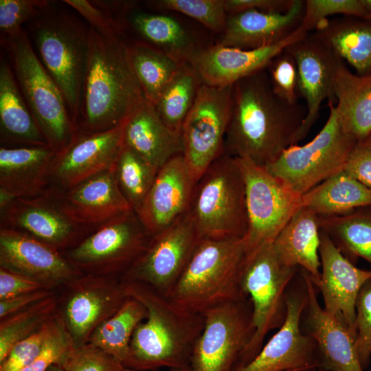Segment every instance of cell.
Returning a JSON list of instances; mask_svg holds the SVG:
<instances>
[{"label": "cell", "instance_id": "6da1fadb", "mask_svg": "<svg viewBox=\"0 0 371 371\" xmlns=\"http://www.w3.org/2000/svg\"><path fill=\"white\" fill-rule=\"evenodd\" d=\"M306 106L277 96L266 68L233 85V103L224 153L266 166L294 145Z\"/></svg>", "mask_w": 371, "mask_h": 371}, {"label": "cell", "instance_id": "7a4b0ae2", "mask_svg": "<svg viewBox=\"0 0 371 371\" xmlns=\"http://www.w3.org/2000/svg\"><path fill=\"white\" fill-rule=\"evenodd\" d=\"M89 28L80 130L95 133L123 124L146 99L122 33L102 34Z\"/></svg>", "mask_w": 371, "mask_h": 371}, {"label": "cell", "instance_id": "3957f363", "mask_svg": "<svg viewBox=\"0 0 371 371\" xmlns=\"http://www.w3.org/2000/svg\"><path fill=\"white\" fill-rule=\"evenodd\" d=\"M122 282L128 296L148 313L134 330L124 367L138 371L190 368L192 349L204 326L203 315L184 310L146 284Z\"/></svg>", "mask_w": 371, "mask_h": 371}, {"label": "cell", "instance_id": "277c9868", "mask_svg": "<svg viewBox=\"0 0 371 371\" xmlns=\"http://www.w3.org/2000/svg\"><path fill=\"white\" fill-rule=\"evenodd\" d=\"M246 255L245 237L200 239L168 297L201 315L216 305L247 297L241 287Z\"/></svg>", "mask_w": 371, "mask_h": 371}, {"label": "cell", "instance_id": "5b68a950", "mask_svg": "<svg viewBox=\"0 0 371 371\" xmlns=\"http://www.w3.org/2000/svg\"><path fill=\"white\" fill-rule=\"evenodd\" d=\"M38 58L60 90L74 122L80 116L89 28L49 5L32 19Z\"/></svg>", "mask_w": 371, "mask_h": 371}, {"label": "cell", "instance_id": "8992f818", "mask_svg": "<svg viewBox=\"0 0 371 371\" xmlns=\"http://www.w3.org/2000/svg\"><path fill=\"white\" fill-rule=\"evenodd\" d=\"M200 239L244 238L245 185L236 157L223 154L196 182L188 212Z\"/></svg>", "mask_w": 371, "mask_h": 371}, {"label": "cell", "instance_id": "52a82bcc", "mask_svg": "<svg viewBox=\"0 0 371 371\" xmlns=\"http://www.w3.org/2000/svg\"><path fill=\"white\" fill-rule=\"evenodd\" d=\"M297 269L281 260L273 243L247 254L241 287L251 303L254 334L235 368L251 361L263 346L267 335L284 323L287 293Z\"/></svg>", "mask_w": 371, "mask_h": 371}, {"label": "cell", "instance_id": "ba28073f", "mask_svg": "<svg viewBox=\"0 0 371 371\" xmlns=\"http://www.w3.org/2000/svg\"><path fill=\"white\" fill-rule=\"evenodd\" d=\"M3 43L10 54L21 93L47 145L57 153L71 142L79 130L64 97L25 30Z\"/></svg>", "mask_w": 371, "mask_h": 371}, {"label": "cell", "instance_id": "9c48e42d", "mask_svg": "<svg viewBox=\"0 0 371 371\" xmlns=\"http://www.w3.org/2000/svg\"><path fill=\"white\" fill-rule=\"evenodd\" d=\"M328 106V119L312 140L302 146L291 145L265 166L300 195L343 171L358 143L344 131L333 100H329Z\"/></svg>", "mask_w": 371, "mask_h": 371}, {"label": "cell", "instance_id": "30bf717a", "mask_svg": "<svg viewBox=\"0 0 371 371\" xmlns=\"http://www.w3.org/2000/svg\"><path fill=\"white\" fill-rule=\"evenodd\" d=\"M151 237L132 210L102 224L63 254L83 274L115 276L131 267Z\"/></svg>", "mask_w": 371, "mask_h": 371}, {"label": "cell", "instance_id": "8fae6325", "mask_svg": "<svg viewBox=\"0 0 371 371\" xmlns=\"http://www.w3.org/2000/svg\"><path fill=\"white\" fill-rule=\"evenodd\" d=\"M204 326L190 355L192 371H233L254 334L248 297L213 306L203 314Z\"/></svg>", "mask_w": 371, "mask_h": 371}, {"label": "cell", "instance_id": "7c38bea8", "mask_svg": "<svg viewBox=\"0 0 371 371\" xmlns=\"http://www.w3.org/2000/svg\"><path fill=\"white\" fill-rule=\"evenodd\" d=\"M233 85L216 87L201 83L183 123L182 154L196 181L224 154L232 109Z\"/></svg>", "mask_w": 371, "mask_h": 371}, {"label": "cell", "instance_id": "4fadbf2b", "mask_svg": "<svg viewBox=\"0 0 371 371\" xmlns=\"http://www.w3.org/2000/svg\"><path fill=\"white\" fill-rule=\"evenodd\" d=\"M245 185L248 229L247 254L273 243L282 229L302 207V195L270 173L265 166L238 159Z\"/></svg>", "mask_w": 371, "mask_h": 371}, {"label": "cell", "instance_id": "5bb4252c", "mask_svg": "<svg viewBox=\"0 0 371 371\" xmlns=\"http://www.w3.org/2000/svg\"><path fill=\"white\" fill-rule=\"evenodd\" d=\"M200 238L188 214L153 236L147 247L121 277L146 284L168 297Z\"/></svg>", "mask_w": 371, "mask_h": 371}, {"label": "cell", "instance_id": "9a60e30c", "mask_svg": "<svg viewBox=\"0 0 371 371\" xmlns=\"http://www.w3.org/2000/svg\"><path fill=\"white\" fill-rule=\"evenodd\" d=\"M65 286L58 311L74 346L88 343L94 330L128 298L115 276L83 274Z\"/></svg>", "mask_w": 371, "mask_h": 371}, {"label": "cell", "instance_id": "2e32d148", "mask_svg": "<svg viewBox=\"0 0 371 371\" xmlns=\"http://www.w3.org/2000/svg\"><path fill=\"white\" fill-rule=\"evenodd\" d=\"M302 280L301 289H289L282 325L251 361L233 371H316L321 368L316 343L302 328L307 302Z\"/></svg>", "mask_w": 371, "mask_h": 371}, {"label": "cell", "instance_id": "e0dca14e", "mask_svg": "<svg viewBox=\"0 0 371 371\" xmlns=\"http://www.w3.org/2000/svg\"><path fill=\"white\" fill-rule=\"evenodd\" d=\"M286 49L297 67V91L306 102V114L295 135L294 144L302 140L319 117L322 102L333 100L339 68L344 61L313 32L289 45Z\"/></svg>", "mask_w": 371, "mask_h": 371}, {"label": "cell", "instance_id": "ac0fdd59", "mask_svg": "<svg viewBox=\"0 0 371 371\" xmlns=\"http://www.w3.org/2000/svg\"><path fill=\"white\" fill-rule=\"evenodd\" d=\"M0 267L52 290L83 275L56 248L25 232L0 227Z\"/></svg>", "mask_w": 371, "mask_h": 371}, {"label": "cell", "instance_id": "d6986e66", "mask_svg": "<svg viewBox=\"0 0 371 371\" xmlns=\"http://www.w3.org/2000/svg\"><path fill=\"white\" fill-rule=\"evenodd\" d=\"M45 192L72 221L93 231L133 210L120 189L115 165L70 188L49 186Z\"/></svg>", "mask_w": 371, "mask_h": 371}, {"label": "cell", "instance_id": "ffe728a7", "mask_svg": "<svg viewBox=\"0 0 371 371\" xmlns=\"http://www.w3.org/2000/svg\"><path fill=\"white\" fill-rule=\"evenodd\" d=\"M123 124L95 133L79 129L71 142L56 153L49 186L68 188L112 168L124 144Z\"/></svg>", "mask_w": 371, "mask_h": 371}, {"label": "cell", "instance_id": "44dd1931", "mask_svg": "<svg viewBox=\"0 0 371 371\" xmlns=\"http://www.w3.org/2000/svg\"><path fill=\"white\" fill-rule=\"evenodd\" d=\"M319 280L313 283L321 293L324 311L342 322L355 337L356 301L371 280V269L357 267L320 228Z\"/></svg>", "mask_w": 371, "mask_h": 371}, {"label": "cell", "instance_id": "7402d4cb", "mask_svg": "<svg viewBox=\"0 0 371 371\" xmlns=\"http://www.w3.org/2000/svg\"><path fill=\"white\" fill-rule=\"evenodd\" d=\"M0 218L1 226L25 232L60 251L74 247L93 232L72 221L45 192L14 199L0 207Z\"/></svg>", "mask_w": 371, "mask_h": 371}, {"label": "cell", "instance_id": "603a6c76", "mask_svg": "<svg viewBox=\"0 0 371 371\" xmlns=\"http://www.w3.org/2000/svg\"><path fill=\"white\" fill-rule=\"evenodd\" d=\"M196 182L182 153L159 168L151 188L135 211L152 236L188 214Z\"/></svg>", "mask_w": 371, "mask_h": 371}, {"label": "cell", "instance_id": "cb8c5ba5", "mask_svg": "<svg viewBox=\"0 0 371 371\" xmlns=\"http://www.w3.org/2000/svg\"><path fill=\"white\" fill-rule=\"evenodd\" d=\"M307 34L300 26L286 39L255 49H242L216 44L207 49H199L189 63L196 71L202 83L216 87L233 85L240 80L265 69L284 48Z\"/></svg>", "mask_w": 371, "mask_h": 371}, {"label": "cell", "instance_id": "d4e9b609", "mask_svg": "<svg viewBox=\"0 0 371 371\" xmlns=\"http://www.w3.org/2000/svg\"><path fill=\"white\" fill-rule=\"evenodd\" d=\"M301 275L307 294L302 315L304 330L316 343L321 368L326 371H364L356 349L355 335L320 305L316 288L308 273L302 269Z\"/></svg>", "mask_w": 371, "mask_h": 371}, {"label": "cell", "instance_id": "484cf974", "mask_svg": "<svg viewBox=\"0 0 371 371\" xmlns=\"http://www.w3.org/2000/svg\"><path fill=\"white\" fill-rule=\"evenodd\" d=\"M56 152L49 146L0 148V207L16 198L43 194Z\"/></svg>", "mask_w": 371, "mask_h": 371}, {"label": "cell", "instance_id": "4316f807", "mask_svg": "<svg viewBox=\"0 0 371 371\" xmlns=\"http://www.w3.org/2000/svg\"><path fill=\"white\" fill-rule=\"evenodd\" d=\"M305 1L295 0L286 13L254 10L228 14L220 42L223 46L255 49L277 44L289 37L302 24Z\"/></svg>", "mask_w": 371, "mask_h": 371}, {"label": "cell", "instance_id": "83f0119b", "mask_svg": "<svg viewBox=\"0 0 371 371\" xmlns=\"http://www.w3.org/2000/svg\"><path fill=\"white\" fill-rule=\"evenodd\" d=\"M123 144L158 168L183 153L181 135L169 128L146 100L124 122Z\"/></svg>", "mask_w": 371, "mask_h": 371}, {"label": "cell", "instance_id": "f1b7e54d", "mask_svg": "<svg viewBox=\"0 0 371 371\" xmlns=\"http://www.w3.org/2000/svg\"><path fill=\"white\" fill-rule=\"evenodd\" d=\"M281 260L304 270L313 283L320 278L319 216L302 206L290 218L273 241Z\"/></svg>", "mask_w": 371, "mask_h": 371}, {"label": "cell", "instance_id": "f546056e", "mask_svg": "<svg viewBox=\"0 0 371 371\" xmlns=\"http://www.w3.org/2000/svg\"><path fill=\"white\" fill-rule=\"evenodd\" d=\"M0 128L3 142L23 146H48L17 83L10 65L0 64Z\"/></svg>", "mask_w": 371, "mask_h": 371}, {"label": "cell", "instance_id": "4dcf8cb0", "mask_svg": "<svg viewBox=\"0 0 371 371\" xmlns=\"http://www.w3.org/2000/svg\"><path fill=\"white\" fill-rule=\"evenodd\" d=\"M359 76L371 74V19H328L313 32Z\"/></svg>", "mask_w": 371, "mask_h": 371}, {"label": "cell", "instance_id": "1f68e13d", "mask_svg": "<svg viewBox=\"0 0 371 371\" xmlns=\"http://www.w3.org/2000/svg\"><path fill=\"white\" fill-rule=\"evenodd\" d=\"M337 115L344 131L359 142L371 133V74L352 73L343 64L334 85Z\"/></svg>", "mask_w": 371, "mask_h": 371}, {"label": "cell", "instance_id": "d6a6232c", "mask_svg": "<svg viewBox=\"0 0 371 371\" xmlns=\"http://www.w3.org/2000/svg\"><path fill=\"white\" fill-rule=\"evenodd\" d=\"M302 205L319 216L344 215L371 207V189L344 171L302 195Z\"/></svg>", "mask_w": 371, "mask_h": 371}, {"label": "cell", "instance_id": "836d02e7", "mask_svg": "<svg viewBox=\"0 0 371 371\" xmlns=\"http://www.w3.org/2000/svg\"><path fill=\"white\" fill-rule=\"evenodd\" d=\"M129 56L145 99L153 105L186 63L143 43L129 45Z\"/></svg>", "mask_w": 371, "mask_h": 371}, {"label": "cell", "instance_id": "e575fe53", "mask_svg": "<svg viewBox=\"0 0 371 371\" xmlns=\"http://www.w3.org/2000/svg\"><path fill=\"white\" fill-rule=\"evenodd\" d=\"M131 25L150 45L178 60L190 63L199 50L183 25L168 15L137 12Z\"/></svg>", "mask_w": 371, "mask_h": 371}, {"label": "cell", "instance_id": "d590c367", "mask_svg": "<svg viewBox=\"0 0 371 371\" xmlns=\"http://www.w3.org/2000/svg\"><path fill=\"white\" fill-rule=\"evenodd\" d=\"M147 315L146 307L137 300L128 297L113 316L94 330L89 343L112 355L124 366L134 330Z\"/></svg>", "mask_w": 371, "mask_h": 371}, {"label": "cell", "instance_id": "8d00e7d4", "mask_svg": "<svg viewBox=\"0 0 371 371\" xmlns=\"http://www.w3.org/2000/svg\"><path fill=\"white\" fill-rule=\"evenodd\" d=\"M319 221L346 256L363 258L371 265V207L344 215L319 216Z\"/></svg>", "mask_w": 371, "mask_h": 371}, {"label": "cell", "instance_id": "74e56055", "mask_svg": "<svg viewBox=\"0 0 371 371\" xmlns=\"http://www.w3.org/2000/svg\"><path fill=\"white\" fill-rule=\"evenodd\" d=\"M201 83L193 67L184 63L154 104L161 119L173 132L181 135L183 123Z\"/></svg>", "mask_w": 371, "mask_h": 371}, {"label": "cell", "instance_id": "f35d334b", "mask_svg": "<svg viewBox=\"0 0 371 371\" xmlns=\"http://www.w3.org/2000/svg\"><path fill=\"white\" fill-rule=\"evenodd\" d=\"M59 300L53 295L0 321V363L17 342L38 331L58 310Z\"/></svg>", "mask_w": 371, "mask_h": 371}, {"label": "cell", "instance_id": "ab89813d", "mask_svg": "<svg viewBox=\"0 0 371 371\" xmlns=\"http://www.w3.org/2000/svg\"><path fill=\"white\" fill-rule=\"evenodd\" d=\"M159 169L123 144L115 164V177L121 192L135 212L148 194Z\"/></svg>", "mask_w": 371, "mask_h": 371}, {"label": "cell", "instance_id": "60d3db41", "mask_svg": "<svg viewBox=\"0 0 371 371\" xmlns=\"http://www.w3.org/2000/svg\"><path fill=\"white\" fill-rule=\"evenodd\" d=\"M151 3L159 9L187 15L213 32L225 30L227 18L225 0H158Z\"/></svg>", "mask_w": 371, "mask_h": 371}, {"label": "cell", "instance_id": "b9f144b4", "mask_svg": "<svg viewBox=\"0 0 371 371\" xmlns=\"http://www.w3.org/2000/svg\"><path fill=\"white\" fill-rule=\"evenodd\" d=\"M74 347L73 340L58 311L51 319L39 354L23 371H47L53 365L60 366Z\"/></svg>", "mask_w": 371, "mask_h": 371}, {"label": "cell", "instance_id": "7bdbcfd3", "mask_svg": "<svg viewBox=\"0 0 371 371\" xmlns=\"http://www.w3.org/2000/svg\"><path fill=\"white\" fill-rule=\"evenodd\" d=\"M266 70L274 93L289 104L298 103L297 64L286 48L271 60Z\"/></svg>", "mask_w": 371, "mask_h": 371}, {"label": "cell", "instance_id": "ee69618b", "mask_svg": "<svg viewBox=\"0 0 371 371\" xmlns=\"http://www.w3.org/2000/svg\"><path fill=\"white\" fill-rule=\"evenodd\" d=\"M335 14L368 18L361 0H305L300 26L306 32H312L328 16Z\"/></svg>", "mask_w": 371, "mask_h": 371}, {"label": "cell", "instance_id": "f6af8a7d", "mask_svg": "<svg viewBox=\"0 0 371 371\" xmlns=\"http://www.w3.org/2000/svg\"><path fill=\"white\" fill-rule=\"evenodd\" d=\"M44 0H1L0 31L3 41L17 36L21 25L36 17L48 5Z\"/></svg>", "mask_w": 371, "mask_h": 371}, {"label": "cell", "instance_id": "bcb514c9", "mask_svg": "<svg viewBox=\"0 0 371 371\" xmlns=\"http://www.w3.org/2000/svg\"><path fill=\"white\" fill-rule=\"evenodd\" d=\"M65 371H124L123 363L91 343L74 346L60 366Z\"/></svg>", "mask_w": 371, "mask_h": 371}, {"label": "cell", "instance_id": "7dc6e473", "mask_svg": "<svg viewBox=\"0 0 371 371\" xmlns=\"http://www.w3.org/2000/svg\"><path fill=\"white\" fill-rule=\"evenodd\" d=\"M355 308V346L366 370L371 359V280L360 290Z\"/></svg>", "mask_w": 371, "mask_h": 371}, {"label": "cell", "instance_id": "c3c4849f", "mask_svg": "<svg viewBox=\"0 0 371 371\" xmlns=\"http://www.w3.org/2000/svg\"><path fill=\"white\" fill-rule=\"evenodd\" d=\"M52 318L38 331L14 345L0 363V371H23L31 363L43 346Z\"/></svg>", "mask_w": 371, "mask_h": 371}, {"label": "cell", "instance_id": "681fc988", "mask_svg": "<svg viewBox=\"0 0 371 371\" xmlns=\"http://www.w3.org/2000/svg\"><path fill=\"white\" fill-rule=\"evenodd\" d=\"M89 23L90 27L102 34L121 32L118 24L108 11V2L88 0H65Z\"/></svg>", "mask_w": 371, "mask_h": 371}, {"label": "cell", "instance_id": "f907efd6", "mask_svg": "<svg viewBox=\"0 0 371 371\" xmlns=\"http://www.w3.org/2000/svg\"><path fill=\"white\" fill-rule=\"evenodd\" d=\"M343 171L371 189V144L366 142L357 143Z\"/></svg>", "mask_w": 371, "mask_h": 371}, {"label": "cell", "instance_id": "816d5d0a", "mask_svg": "<svg viewBox=\"0 0 371 371\" xmlns=\"http://www.w3.org/2000/svg\"><path fill=\"white\" fill-rule=\"evenodd\" d=\"M43 289H49L41 282L0 267V300Z\"/></svg>", "mask_w": 371, "mask_h": 371}, {"label": "cell", "instance_id": "f5cc1de1", "mask_svg": "<svg viewBox=\"0 0 371 371\" xmlns=\"http://www.w3.org/2000/svg\"><path fill=\"white\" fill-rule=\"evenodd\" d=\"M295 0H225L228 14L254 10L269 13L283 14L293 5Z\"/></svg>", "mask_w": 371, "mask_h": 371}, {"label": "cell", "instance_id": "db71d44e", "mask_svg": "<svg viewBox=\"0 0 371 371\" xmlns=\"http://www.w3.org/2000/svg\"><path fill=\"white\" fill-rule=\"evenodd\" d=\"M54 294L52 290L43 289L0 300V319L34 305Z\"/></svg>", "mask_w": 371, "mask_h": 371}, {"label": "cell", "instance_id": "11a10c76", "mask_svg": "<svg viewBox=\"0 0 371 371\" xmlns=\"http://www.w3.org/2000/svg\"><path fill=\"white\" fill-rule=\"evenodd\" d=\"M363 7L368 14V18H371V0H361Z\"/></svg>", "mask_w": 371, "mask_h": 371}, {"label": "cell", "instance_id": "9f6ffc18", "mask_svg": "<svg viewBox=\"0 0 371 371\" xmlns=\"http://www.w3.org/2000/svg\"><path fill=\"white\" fill-rule=\"evenodd\" d=\"M47 371H65V370L58 365H53Z\"/></svg>", "mask_w": 371, "mask_h": 371}, {"label": "cell", "instance_id": "6f0895ef", "mask_svg": "<svg viewBox=\"0 0 371 371\" xmlns=\"http://www.w3.org/2000/svg\"><path fill=\"white\" fill-rule=\"evenodd\" d=\"M124 371H138L133 369L124 368ZM170 371H192L190 368H184V369H178V370H171Z\"/></svg>", "mask_w": 371, "mask_h": 371}, {"label": "cell", "instance_id": "680465c9", "mask_svg": "<svg viewBox=\"0 0 371 371\" xmlns=\"http://www.w3.org/2000/svg\"><path fill=\"white\" fill-rule=\"evenodd\" d=\"M363 142H368V143L371 144V133L369 135V137Z\"/></svg>", "mask_w": 371, "mask_h": 371}, {"label": "cell", "instance_id": "91938a15", "mask_svg": "<svg viewBox=\"0 0 371 371\" xmlns=\"http://www.w3.org/2000/svg\"><path fill=\"white\" fill-rule=\"evenodd\" d=\"M371 19V18H370Z\"/></svg>", "mask_w": 371, "mask_h": 371}]
</instances>
